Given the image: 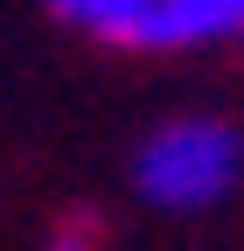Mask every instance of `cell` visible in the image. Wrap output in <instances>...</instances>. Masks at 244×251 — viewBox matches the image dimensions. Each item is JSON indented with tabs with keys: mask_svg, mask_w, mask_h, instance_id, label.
Segmentation results:
<instances>
[{
	"mask_svg": "<svg viewBox=\"0 0 244 251\" xmlns=\"http://www.w3.org/2000/svg\"><path fill=\"white\" fill-rule=\"evenodd\" d=\"M244 175V133L230 119H168L140 140L133 153V188L140 202H154L168 216H195V209H217Z\"/></svg>",
	"mask_w": 244,
	"mask_h": 251,
	"instance_id": "1",
	"label": "cell"
},
{
	"mask_svg": "<svg viewBox=\"0 0 244 251\" xmlns=\"http://www.w3.org/2000/svg\"><path fill=\"white\" fill-rule=\"evenodd\" d=\"M49 14L126 56H189L244 42V0H49Z\"/></svg>",
	"mask_w": 244,
	"mask_h": 251,
	"instance_id": "2",
	"label": "cell"
},
{
	"mask_svg": "<svg viewBox=\"0 0 244 251\" xmlns=\"http://www.w3.org/2000/svg\"><path fill=\"white\" fill-rule=\"evenodd\" d=\"M42 251H98V224L91 216H70V224H56Z\"/></svg>",
	"mask_w": 244,
	"mask_h": 251,
	"instance_id": "3",
	"label": "cell"
}]
</instances>
